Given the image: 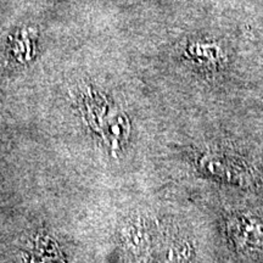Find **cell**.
<instances>
[{"mask_svg": "<svg viewBox=\"0 0 263 263\" xmlns=\"http://www.w3.org/2000/svg\"><path fill=\"white\" fill-rule=\"evenodd\" d=\"M200 166L213 177H217L227 183L234 184V185H250L254 180L251 172L244 164L235 162L227 157L215 155V154L202 156L200 160Z\"/></svg>", "mask_w": 263, "mask_h": 263, "instance_id": "7a4b0ae2", "label": "cell"}, {"mask_svg": "<svg viewBox=\"0 0 263 263\" xmlns=\"http://www.w3.org/2000/svg\"><path fill=\"white\" fill-rule=\"evenodd\" d=\"M228 234L233 244L241 251L263 246V218L254 213H240L228 221Z\"/></svg>", "mask_w": 263, "mask_h": 263, "instance_id": "6da1fadb", "label": "cell"}]
</instances>
